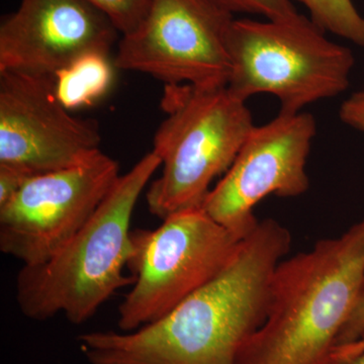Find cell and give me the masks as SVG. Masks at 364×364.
Listing matches in <instances>:
<instances>
[{
	"mask_svg": "<svg viewBox=\"0 0 364 364\" xmlns=\"http://www.w3.org/2000/svg\"><path fill=\"white\" fill-rule=\"evenodd\" d=\"M112 68L109 56L91 55L59 72L54 81L60 102L68 109L93 104L109 90Z\"/></svg>",
	"mask_w": 364,
	"mask_h": 364,
	"instance_id": "7c38bea8",
	"label": "cell"
},
{
	"mask_svg": "<svg viewBox=\"0 0 364 364\" xmlns=\"http://www.w3.org/2000/svg\"><path fill=\"white\" fill-rule=\"evenodd\" d=\"M161 167L154 151L119 176L90 221L58 252L41 264L23 267L16 303L26 318L47 321L59 314L73 325L87 322L134 277L124 274L133 241L132 217L151 177Z\"/></svg>",
	"mask_w": 364,
	"mask_h": 364,
	"instance_id": "3957f363",
	"label": "cell"
},
{
	"mask_svg": "<svg viewBox=\"0 0 364 364\" xmlns=\"http://www.w3.org/2000/svg\"><path fill=\"white\" fill-rule=\"evenodd\" d=\"M117 33L85 0H21L0 25V72L55 77L85 57L109 56Z\"/></svg>",
	"mask_w": 364,
	"mask_h": 364,
	"instance_id": "8fae6325",
	"label": "cell"
},
{
	"mask_svg": "<svg viewBox=\"0 0 364 364\" xmlns=\"http://www.w3.org/2000/svg\"><path fill=\"white\" fill-rule=\"evenodd\" d=\"M317 132L305 112H280L255 126L221 181L202 203L203 210L238 240L257 227L254 208L269 196L296 198L310 188L306 161Z\"/></svg>",
	"mask_w": 364,
	"mask_h": 364,
	"instance_id": "9c48e42d",
	"label": "cell"
},
{
	"mask_svg": "<svg viewBox=\"0 0 364 364\" xmlns=\"http://www.w3.org/2000/svg\"><path fill=\"white\" fill-rule=\"evenodd\" d=\"M228 13L257 14L265 20H284L298 14L291 0H208Z\"/></svg>",
	"mask_w": 364,
	"mask_h": 364,
	"instance_id": "9a60e30c",
	"label": "cell"
},
{
	"mask_svg": "<svg viewBox=\"0 0 364 364\" xmlns=\"http://www.w3.org/2000/svg\"><path fill=\"white\" fill-rule=\"evenodd\" d=\"M68 111L54 77L0 72V165L32 177L77 166L102 152L97 122Z\"/></svg>",
	"mask_w": 364,
	"mask_h": 364,
	"instance_id": "30bf717a",
	"label": "cell"
},
{
	"mask_svg": "<svg viewBox=\"0 0 364 364\" xmlns=\"http://www.w3.org/2000/svg\"><path fill=\"white\" fill-rule=\"evenodd\" d=\"M364 352V336L350 344L342 345L333 349V358H349Z\"/></svg>",
	"mask_w": 364,
	"mask_h": 364,
	"instance_id": "d6986e66",
	"label": "cell"
},
{
	"mask_svg": "<svg viewBox=\"0 0 364 364\" xmlns=\"http://www.w3.org/2000/svg\"><path fill=\"white\" fill-rule=\"evenodd\" d=\"M364 336V294L345 323L337 338L336 346L350 344Z\"/></svg>",
	"mask_w": 364,
	"mask_h": 364,
	"instance_id": "e0dca14e",
	"label": "cell"
},
{
	"mask_svg": "<svg viewBox=\"0 0 364 364\" xmlns=\"http://www.w3.org/2000/svg\"><path fill=\"white\" fill-rule=\"evenodd\" d=\"M28 178L18 170L0 165V207L9 202Z\"/></svg>",
	"mask_w": 364,
	"mask_h": 364,
	"instance_id": "ac0fdd59",
	"label": "cell"
},
{
	"mask_svg": "<svg viewBox=\"0 0 364 364\" xmlns=\"http://www.w3.org/2000/svg\"><path fill=\"white\" fill-rule=\"evenodd\" d=\"M363 294L364 219L280 261L267 317L236 364H325Z\"/></svg>",
	"mask_w": 364,
	"mask_h": 364,
	"instance_id": "7a4b0ae2",
	"label": "cell"
},
{
	"mask_svg": "<svg viewBox=\"0 0 364 364\" xmlns=\"http://www.w3.org/2000/svg\"><path fill=\"white\" fill-rule=\"evenodd\" d=\"M119 176V162L100 152L82 164L30 177L0 207V250L41 264L90 221Z\"/></svg>",
	"mask_w": 364,
	"mask_h": 364,
	"instance_id": "ba28073f",
	"label": "cell"
},
{
	"mask_svg": "<svg viewBox=\"0 0 364 364\" xmlns=\"http://www.w3.org/2000/svg\"><path fill=\"white\" fill-rule=\"evenodd\" d=\"M339 117L345 124L364 134V91L352 93L342 102Z\"/></svg>",
	"mask_w": 364,
	"mask_h": 364,
	"instance_id": "2e32d148",
	"label": "cell"
},
{
	"mask_svg": "<svg viewBox=\"0 0 364 364\" xmlns=\"http://www.w3.org/2000/svg\"><path fill=\"white\" fill-rule=\"evenodd\" d=\"M155 230L132 233L133 287L117 310L119 331L159 320L224 269L238 247L202 207L174 213Z\"/></svg>",
	"mask_w": 364,
	"mask_h": 364,
	"instance_id": "8992f818",
	"label": "cell"
},
{
	"mask_svg": "<svg viewBox=\"0 0 364 364\" xmlns=\"http://www.w3.org/2000/svg\"><path fill=\"white\" fill-rule=\"evenodd\" d=\"M104 14L117 32L129 35L138 28L149 13L153 0H85Z\"/></svg>",
	"mask_w": 364,
	"mask_h": 364,
	"instance_id": "5bb4252c",
	"label": "cell"
},
{
	"mask_svg": "<svg viewBox=\"0 0 364 364\" xmlns=\"http://www.w3.org/2000/svg\"><path fill=\"white\" fill-rule=\"evenodd\" d=\"M161 107L166 117L153 151L162 171L146 202L151 214L164 220L202 207L210 184L226 173L255 124L247 102L227 85H166Z\"/></svg>",
	"mask_w": 364,
	"mask_h": 364,
	"instance_id": "277c9868",
	"label": "cell"
},
{
	"mask_svg": "<svg viewBox=\"0 0 364 364\" xmlns=\"http://www.w3.org/2000/svg\"><path fill=\"white\" fill-rule=\"evenodd\" d=\"M231 63L227 87L247 102L267 93L280 112H303L306 105L338 97L348 88L355 59L332 42L308 16L284 20L234 18L227 33Z\"/></svg>",
	"mask_w": 364,
	"mask_h": 364,
	"instance_id": "5b68a950",
	"label": "cell"
},
{
	"mask_svg": "<svg viewBox=\"0 0 364 364\" xmlns=\"http://www.w3.org/2000/svg\"><path fill=\"white\" fill-rule=\"evenodd\" d=\"M325 33H331L364 48V16L352 0H296Z\"/></svg>",
	"mask_w": 364,
	"mask_h": 364,
	"instance_id": "4fadbf2b",
	"label": "cell"
},
{
	"mask_svg": "<svg viewBox=\"0 0 364 364\" xmlns=\"http://www.w3.org/2000/svg\"><path fill=\"white\" fill-rule=\"evenodd\" d=\"M325 364H364V352L349 358H330Z\"/></svg>",
	"mask_w": 364,
	"mask_h": 364,
	"instance_id": "ffe728a7",
	"label": "cell"
},
{
	"mask_svg": "<svg viewBox=\"0 0 364 364\" xmlns=\"http://www.w3.org/2000/svg\"><path fill=\"white\" fill-rule=\"evenodd\" d=\"M291 247L287 228L261 221L219 274L159 320L135 331L85 333L79 348L90 364H236L267 317L273 273Z\"/></svg>",
	"mask_w": 364,
	"mask_h": 364,
	"instance_id": "6da1fadb",
	"label": "cell"
},
{
	"mask_svg": "<svg viewBox=\"0 0 364 364\" xmlns=\"http://www.w3.org/2000/svg\"><path fill=\"white\" fill-rule=\"evenodd\" d=\"M234 18L208 0H153L138 28L122 36L114 65L165 85H227V33Z\"/></svg>",
	"mask_w": 364,
	"mask_h": 364,
	"instance_id": "52a82bcc",
	"label": "cell"
}]
</instances>
